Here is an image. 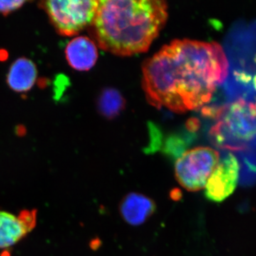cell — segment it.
Segmentation results:
<instances>
[{
	"instance_id": "cell-2",
	"label": "cell",
	"mask_w": 256,
	"mask_h": 256,
	"mask_svg": "<svg viewBox=\"0 0 256 256\" xmlns=\"http://www.w3.org/2000/svg\"><path fill=\"white\" fill-rule=\"evenodd\" d=\"M168 5L160 0H102L92 32L98 44L112 54L143 53L164 26Z\"/></svg>"
},
{
	"instance_id": "cell-3",
	"label": "cell",
	"mask_w": 256,
	"mask_h": 256,
	"mask_svg": "<svg viewBox=\"0 0 256 256\" xmlns=\"http://www.w3.org/2000/svg\"><path fill=\"white\" fill-rule=\"evenodd\" d=\"M210 130L216 146L227 149H239L240 144L256 136V108L252 104L238 100L222 108Z\"/></svg>"
},
{
	"instance_id": "cell-12",
	"label": "cell",
	"mask_w": 256,
	"mask_h": 256,
	"mask_svg": "<svg viewBox=\"0 0 256 256\" xmlns=\"http://www.w3.org/2000/svg\"><path fill=\"white\" fill-rule=\"evenodd\" d=\"M26 1H2L0 0V14L8 15L21 8Z\"/></svg>"
},
{
	"instance_id": "cell-10",
	"label": "cell",
	"mask_w": 256,
	"mask_h": 256,
	"mask_svg": "<svg viewBox=\"0 0 256 256\" xmlns=\"http://www.w3.org/2000/svg\"><path fill=\"white\" fill-rule=\"evenodd\" d=\"M38 75L35 64L32 60L21 57L15 60L10 67L6 82L12 90L26 92L34 86Z\"/></svg>"
},
{
	"instance_id": "cell-4",
	"label": "cell",
	"mask_w": 256,
	"mask_h": 256,
	"mask_svg": "<svg viewBox=\"0 0 256 256\" xmlns=\"http://www.w3.org/2000/svg\"><path fill=\"white\" fill-rule=\"evenodd\" d=\"M98 1L50 0L42 2L50 22L63 36H73L92 24Z\"/></svg>"
},
{
	"instance_id": "cell-14",
	"label": "cell",
	"mask_w": 256,
	"mask_h": 256,
	"mask_svg": "<svg viewBox=\"0 0 256 256\" xmlns=\"http://www.w3.org/2000/svg\"><path fill=\"white\" fill-rule=\"evenodd\" d=\"M254 88H255V89L256 90V75L255 76H254Z\"/></svg>"
},
{
	"instance_id": "cell-13",
	"label": "cell",
	"mask_w": 256,
	"mask_h": 256,
	"mask_svg": "<svg viewBox=\"0 0 256 256\" xmlns=\"http://www.w3.org/2000/svg\"><path fill=\"white\" fill-rule=\"evenodd\" d=\"M235 76L237 80L242 82H245V84H247V82L252 80V76L249 74L245 73V72H236Z\"/></svg>"
},
{
	"instance_id": "cell-6",
	"label": "cell",
	"mask_w": 256,
	"mask_h": 256,
	"mask_svg": "<svg viewBox=\"0 0 256 256\" xmlns=\"http://www.w3.org/2000/svg\"><path fill=\"white\" fill-rule=\"evenodd\" d=\"M239 171L238 160L232 153L220 159L205 186L207 200L220 203L230 196L238 185Z\"/></svg>"
},
{
	"instance_id": "cell-5",
	"label": "cell",
	"mask_w": 256,
	"mask_h": 256,
	"mask_svg": "<svg viewBox=\"0 0 256 256\" xmlns=\"http://www.w3.org/2000/svg\"><path fill=\"white\" fill-rule=\"evenodd\" d=\"M220 153L208 146L184 151L175 163V176L182 188L197 192L205 186L218 162Z\"/></svg>"
},
{
	"instance_id": "cell-7",
	"label": "cell",
	"mask_w": 256,
	"mask_h": 256,
	"mask_svg": "<svg viewBox=\"0 0 256 256\" xmlns=\"http://www.w3.org/2000/svg\"><path fill=\"white\" fill-rule=\"evenodd\" d=\"M65 54L70 66L80 72L92 68L98 57L96 44L86 36H78L69 42Z\"/></svg>"
},
{
	"instance_id": "cell-11",
	"label": "cell",
	"mask_w": 256,
	"mask_h": 256,
	"mask_svg": "<svg viewBox=\"0 0 256 256\" xmlns=\"http://www.w3.org/2000/svg\"><path fill=\"white\" fill-rule=\"evenodd\" d=\"M126 105L124 96L116 89H104L98 100V107L100 114L107 118H114L120 114Z\"/></svg>"
},
{
	"instance_id": "cell-1",
	"label": "cell",
	"mask_w": 256,
	"mask_h": 256,
	"mask_svg": "<svg viewBox=\"0 0 256 256\" xmlns=\"http://www.w3.org/2000/svg\"><path fill=\"white\" fill-rule=\"evenodd\" d=\"M228 74L218 43L176 40L144 62L142 88L151 105L181 114L210 102Z\"/></svg>"
},
{
	"instance_id": "cell-8",
	"label": "cell",
	"mask_w": 256,
	"mask_h": 256,
	"mask_svg": "<svg viewBox=\"0 0 256 256\" xmlns=\"http://www.w3.org/2000/svg\"><path fill=\"white\" fill-rule=\"evenodd\" d=\"M122 218L132 226H139L146 222L156 210V205L152 198L138 193H130L124 196L120 206Z\"/></svg>"
},
{
	"instance_id": "cell-9",
	"label": "cell",
	"mask_w": 256,
	"mask_h": 256,
	"mask_svg": "<svg viewBox=\"0 0 256 256\" xmlns=\"http://www.w3.org/2000/svg\"><path fill=\"white\" fill-rule=\"evenodd\" d=\"M34 220L26 216H16L6 212H0V248H6L18 244L34 227Z\"/></svg>"
}]
</instances>
